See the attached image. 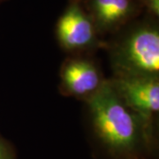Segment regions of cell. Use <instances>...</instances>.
I'll list each match as a JSON object with an SVG mask.
<instances>
[{
  "mask_svg": "<svg viewBox=\"0 0 159 159\" xmlns=\"http://www.w3.org/2000/svg\"><path fill=\"white\" fill-rule=\"evenodd\" d=\"M88 102L94 128L102 142L117 151L134 148L147 122L125 105L111 82L103 81Z\"/></svg>",
  "mask_w": 159,
  "mask_h": 159,
  "instance_id": "cell-1",
  "label": "cell"
},
{
  "mask_svg": "<svg viewBox=\"0 0 159 159\" xmlns=\"http://www.w3.org/2000/svg\"><path fill=\"white\" fill-rule=\"evenodd\" d=\"M155 19L148 15L131 24L119 41L114 53L119 75L157 76L159 30Z\"/></svg>",
  "mask_w": 159,
  "mask_h": 159,
  "instance_id": "cell-2",
  "label": "cell"
},
{
  "mask_svg": "<svg viewBox=\"0 0 159 159\" xmlns=\"http://www.w3.org/2000/svg\"><path fill=\"white\" fill-rule=\"evenodd\" d=\"M97 34L83 0H69L56 24L60 45L71 51L85 50L97 43Z\"/></svg>",
  "mask_w": 159,
  "mask_h": 159,
  "instance_id": "cell-3",
  "label": "cell"
},
{
  "mask_svg": "<svg viewBox=\"0 0 159 159\" xmlns=\"http://www.w3.org/2000/svg\"><path fill=\"white\" fill-rule=\"evenodd\" d=\"M157 76L119 75L111 84L125 105L147 123L159 110Z\"/></svg>",
  "mask_w": 159,
  "mask_h": 159,
  "instance_id": "cell-4",
  "label": "cell"
},
{
  "mask_svg": "<svg viewBox=\"0 0 159 159\" xmlns=\"http://www.w3.org/2000/svg\"><path fill=\"white\" fill-rule=\"evenodd\" d=\"M97 33H111L127 26L142 11L141 0H84Z\"/></svg>",
  "mask_w": 159,
  "mask_h": 159,
  "instance_id": "cell-5",
  "label": "cell"
},
{
  "mask_svg": "<svg viewBox=\"0 0 159 159\" xmlns=\"http://www.w3.org/2000/svg\"><path fill=\"white\" fill-rule=\"evenodd\" d=\"M61 81L66 92L87 98L95 94L103 83L97 66L85 58H73L65 63L61 70Z\"/></svg>",
  "mask_w": 159,
  "mask_h": 159,
  "instance_id": "cell-6",
  "label": "cell"
},
{
  "mask_svg": "<svg viewBox=\"0 0 159 159\" xmlns=\"http://www.w3.org/2000/svg\"><path fill=\"white\" fill-rule=\"evenodd\" d=\"M142 9H146L147 12L151 17H158L159 0H141Z\"/></svg>",
  "mask_w": 159,
  "mask_h": 159,
  "instance_id": "cell-7",
  "label": "cell"
},
{
  "mask_svg": "<svg viewBox=\"0 0 159 159\" xmlns=\"http://www.w3.org/2000/svg\"><path fill=\"white\" fill-rule=\"evenodd\" d=\"M0 159H11L6 143L0 139Z\"/></svg>",
  "mask_w": 159,
  "mask_h": 159,
  "instance_id": "cell-8",
  "label": "cell"
},
{
  "mask_svg": "<svg viewBox=\"0 0 159 159\" xmlns=\"http://www.w3.org/2000/svg\"><path fill=\"white\" fill-rule=\"evenodd\" d=\"M6 1H7V0H0V5H1L2 3H4V2H6Z\"/></svg>",
  "mask_w": 159,
  "mask_h": 159,
  "instance_id": "cell-9",
  "label": "cell"
}]
</instances>
